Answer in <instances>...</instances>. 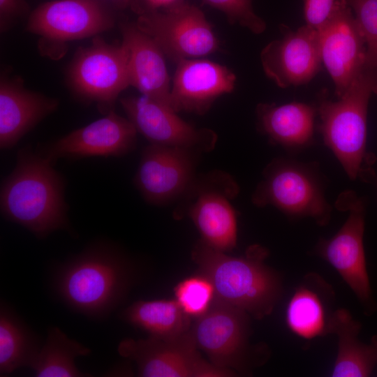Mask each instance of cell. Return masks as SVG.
<instances>
[{
  "label": "cell",
  "mask_w": 377,
  "mask_h": 377,
  "mask_svg": "<svg viewBox=\"0 0 377 377\" xmlns=\"http://www.w3.org/2000/svg\"><path fill=\"white\" fill-rule=\"evenodd\" d=\"M252 1L202 0L205 3L223 13L230 24H238L258 34L265 31L266 24L255 13Z\"/></svg>",
  "instance_id": "f1b7e54d"
},
{
  "label": "cell",
  "mask_w": 377,
  "mask_h": 377,
  "mask_svg": "<svg viewBox=\"0 0 377 377\" xmlns=\"http://www.w3.org/2000/svg\"><path fill=\"white\" fill-rule=\"evenodd\" d=\"M377 92V71L364 68L337 101L321 93L317 113L318 130L348 176L362 177L369 161L366 149L369 100Z\"/></svg>",
  "instance_id": "277c9868"
},
{
  "label": "cell",
  "mask_w": 377,
  "mask_h": 377,
  "mask_svg": "<svg viewBox=\"0 0 377 377\" xmlns=\"http://www.w3.org/2000/svg\"><path fill=\"white\" fill-rule=\"evenodd\" d=\"M238 191L230 175L214 172L196 178L185 195L189 198L188 215L199 230L201 240L224 253L237 245V216L230 200Z\"/></svg>",
  "instance_id": "9c48e42d"
},
{
  "label": "cell",
  "mask_w": 377,
  "mask_h": 377,
  "mask_svg": "<svg viewBox=\"0 0 377 377\" xmlns=\"http://www.w3.org/2000/svg\"><path fill=\"white\" fill-rule=\"evenodd\" d=\"M191 332L212 364L232 371L243 368L249 348L247 312L214 297L208 310L196 318Z\"/></svg>",
  "instance_id": "30bf717a"
},
{
  "label": "cell",
  "mask_w": 377,
  "mask_h": 377,
  "mask_svg": "<svg viewBox=\"0 0 377 377\" xmlns=\"http://www.w3.org/2000/svg\"><path fill=\"white\" fill-rule=\"evenodd\" d=\"M334 292L316 273L306 274L295 287L285 310L288 330L304 340L332 334Z\"/></svg>",
  "instance_id": "d6986e66"
},
{
  "label": "cell",
  "mask_w": 377,
  "mask_h": 377,
  "mask_svg": "<svg viewBox=\"0 0 377 377\" xmlns=\"http://www.w3.org/2000/svg\"><path fill=\"white\" fill-rule=\"evenodd\" d=\"M112 24L111 15L96 0H54L33 11L27 29L45 38L67 41L96 35Z\"/></svg>",
  "instance_id": "e0dca14e"
},
{
  "label": "cell",
  "mask_w": 377,
  "mask_h": 377,
  "mask_svg": "<svg viewBox=\"0 0 377 377\" xmlns=\"http://www.w3.org/2000/svg\"><path fill=\"white\" fill-rule=\"evenodd\" d=\"M122 318L150 337L165 340L177 338L191 328V316L176 300L135 302L123 311Z\"/></svg>",
  "instance_id": "cb8c5ba5"
},
{
  "label": "cell",
  "mask_w": 377,
  "mask_h": 377,
  "mask_svg": "<svg viewBox=\"0 0 377 377\" xmlns=\"http://www.w3.org/2000/svg\"><path fill=\"white\" fill-rule=\"evenodd\" d=\"M145 8L141 10L152 11V10H167L172 8L183 2L185 0H142Z\"/></svg>",
  "instance_id": "1f68e13d"
},
{
  "label": "cell",
  "mask_w": 377,
  "mask_h": 377,
  "mask_svg": "<svg viewBox=\"0 0 377 377\" xmlns=\"http://www.w3.org/2000/svg\"><path fill=\"white\" fill-rule=\"evenodd\" d=\"M119 355L134 361L142 377H228L234 371L221 369L205 360L188 332L173 339L149 337L126 339L118 346Z\"/></svg>",
  "instance_id": "ba28073f"
},
{
  "label": "cell",
  "mask_w": 377,
  "mask_h": 377,
  "mask_svg": "<svg viewBox=\"0 0 377 377\" xmlns=\"http://www.w3.org/2000/svg\"><path fill=\"white\" fill-rule=\"evenodd\" d=\"M65 186L52 163L31 147H23L17 151L13 170L1 183V213L38 238L69 230Z\"/></svg>",
  "instance_id": "6da1fadb"
},
{
  "label": "cell",
  "mask_w": 377,
  "mask_h": 377,
  "mask_svg": "<svg viewBox=\"0 0 377 377\" xmlns=\"http://www.w3.org/2000/svg\"><path fill=\"white\" fill-rule=\"evenodd\" d=\"M263 177L252 196L256 206L272 205L290 217H310L322 226L329 223L332 208L316 166L278 159L267 166Z\"/></svg>",
  "instance_id": "5b68a950"
},
{
  "label": "cell",
  "mask_w": 377,
  "mask_h": 377,
  "mask_svg": "<svg viewBox=\"0 0 377 377\" xmlns=\"http://www.w3.org/2000/svg\"><path fill=\"white\" fill-rule=\"evenodd\" d=\"M57 99L28 91L13 82L0 84V147L10 149L58 107Z\"/></svg>",
  "instance_id": "44dd1931"
},
{
  "label": "cell",
  "mask_w": 377,
  "mask_h": 377,
  "mask_svg": "<svg viewBox=\"0 0 377 377\" xmlns=\"http://www.w3.org/2000/svg\"><path fill=\"white\" fill-rule=\"evenodd\" d=\"M267 253L264 247L253 245L244 256L232 257L200 240L192 258L200 274L212 283L214 297L262 319L272 312L282 295L279 275L264 263Z\"/></svg>",
  "instance_id": "3957f363"
},
{
  "label": "cell",
  "mask_w": 377,
  "mask_h": 377,
  "mask_svg": "<svg viewBox=\"0 0 377 377\" xmlns=\"http://www.w3.org/2000/svg\"><path fill=\"white\" fill-rule=\"evenodd\" d=\"M196 151L154 144L147 146L133 179L143 198L162 205L184 197L196 179Z\"/></svg>",
  "instance_id": "7c38bea8"
},
{
  "label": "cell",
  "mask_w": 377,
  "mask_h": 377,
  "mask_svg": "<svg viewBox=\"0 0 377 377\" xmlns=\"http://www.w3.org/2000/svg\"><path fill=\"white\" fill-rule=\"evenodd\" d=\"M366 44L364 68L377 71V0H346Z\"/></svg>",
  "instance_id": "83f0119b"
},
{
  "label": "cell",
  "mask_w": 377,
  "mask_h": 377,
  "mask_svg": "<svg viewBox=\"0 0 377 377\" xmlns=\"http://www.w3.org/2000/svg\"><path fill=\"white\" fill-rule=\"evenodd\" d=\"M43 343L31 328L5 303L0 308V376L30 367Z\"/></svg>",
  "instance_id": "d4e9b609"
},
{
  "label": "cell",
  "mask_w": 377,
  "mask_h": 377,
  "mask_svg": "<svg viewBox=\"0 0 377 377\" xmlns=\"http://www.w3.org/2000/svg\"><path fill=\"white\" fill-rule=\"evenodd\" d=\"M136 25L176 62L206 56L219 48L204 13L186 1L167 10L141 12Z\"/></svg>",
  "instance_id": "52a82bcc"
},
{
  "label": "cell",
  "mask_w": 377,
  "mask_h": 377,
  "mask_svg": "<svg viewBox=\"0 0 377 377\" xmlns=\"http://www.w3.org/2000/svg\"><path fill=\"white\" fill-rule=\"evenodd\" d=\"M317 108L304 103L276 105L260 103L256 108L262 131L274 143L300 148L311 143Z\"/></svg>",
  "instance_id": "7402d4cb"
},
{
  "label": "cell",
  "mask_w": 377,
  "mask_h": 377,
  "mask_svg": "<svg viewBox=\"0 0 377 377\" xmlns=\"http://www.w3.org/2000/svg\"><path fill=\"white\" fill-rule=\"evenodd\" d=\"M90 353L89 348L68 338L59 327H52L30 368L37 377L90 376L75 364L76 358Z\"/></svg>",
  "instance_id": "484cf974"
},
{
  "label": "cell",
  "mask_w": 377,
  "mask_h": 377,
  "mask_svg": "<svg viewBox=\"0 0 377 377\" xmlns=\"http://www.w3.org/2000/svg\"><path fill=\"white\" fill-rule=\"evenodd\" d=\"M121 34L128 52L130 85L142 95L171 107L170 77L159 46L136 24H123Z\"/></svg>",
  "instance_id": "ffe728a7"
},
{
  "label": "cell",
  "mask_w": 377,
  "mask_h": 377,
  "mask_svg": "<svg viewBox=\"0 0 377 377\" xmlns=\"http://www.w3.org/2000/svg\"><path fill=\"white\" fill-rule=\"evenodd\" d=\"M348 216L339 231L330 239L318 242V255L327 262L355 293L365 313L374 311L369 274L367 268L363 237L364 205L352 191L341 193L336 204Z\"/></svg>",
  "instance_id": "8992f818"
},
{
  "label": "cell",
  "mask_w": 377,
  "mask_h": 377,
  "mask_svg": "<svg viewBox=\"0 0 377 377\" xmlns=\"http://www.w3.org/2000/svg\"><path fill=\"white\" fill-rule=\"evenodd\" d=\"M128 119L150 144L209 151L217 140L209 128H197L182 119L170 105L144 95L121 99Z\"/></svg>",
  "instance_id": "4fadbf2b"
},
{
  "label": "cell",
  "mask_w": 377,
  "mask_h": 377,
  "mask_svg": "<svg viewBox=\"0 0 377 377\" xmlns=\"http://www.w3.org/2000/svg\"><path fill=\"white\" fill-rule=\"evenodd\" d=\"M24 9L23 0H0L1 18L10 17Z\"/></svg>",
  "instance_id": "4dcf8cb0"
},
{
  "label": "cell",
  "mask_w": 377,
  "mask_h": 377,
  "mask_svg": "<svg viewBox=\"0 0 377 377\" xmlns=\"http://www.w3.org/2000/svg\"><path fill=\"white\" fill-rule=\"evenodd\" d=\"M137 132L128 119L110 110L37 151L52 163L61 158L119 157L135 149Z\"/></svg>",
  "instance_id": "9a60e30c"
},
{
  "label": "cell",
  "mask_w": 377,
  "mask_h": 377,
  "mask_svg": "<svg viewBox=\"0 0 377 377\" xmlns=\"http://www.w3.org/2000/svg\"><path fill=\"white\" fill-rule=\"evenodd\" d=\"M128 52L126 45H111L96 40L81 50L70 68V80L85 98L112 103L130 85Z\"/></svg>",
  "instance_id": "5bb4252c"
},
{
  "label": "cell",
  "mask_w": 377,
  "mask_h": 377,
  "mask_svg": "<svg viewBox=\"0 0 377 377\" xmlns=\"http://www.w3.org/2000/svg\"><path fill=\"white\" fill-rule=\"evenodd\" d=\"M266 75L279 87L308 83L322 69L318 30L305 24L268 43L260 53Z\"/></svg>",
  "instance_id": "2e32d148"
},
{
  "label": "cell",
  "mask_w": 377,
  "mask_h": 377,
  "mask_svg": "<svg viewBox=\"0 0 377 377\" xmlns=\"http://www.w3.org/2000/svg\"><path fill=\"white\" fill-rule=\"evenodd\" d=\"M175 293L184 312L195 318L208 310L214 298L212 283L201 274L182 281L176 286Z\"/></svg>",
  "instance_id": "4316f807"
},
{
  "label": "cell",
  "mask_w": 377,
  "mask_h": 377,
  "mask_svg": "<svg viewBox=\"0 0 377 377\" xmlns=\"http://www.w3.org/2000/svg\"><path fill=\"white\" fill-rule=\"evenodd\" d=\"M337 0H305L304 15L306 24L318 30L327 20Z\"/></svg>",
  "instance_id": "f546056e"
},
{
  "label": "cell",
  "mask_w": 377,
  "mask_h": 377,
  "mask_svg": "<svg viewBox=\"0 0 377 377\" xmlns=\"http://www.w3.org/2000/svg\"><path fill=\"white\" fill-rule=\"evenodd\" d=\"M361 324L346 309H336L332 334L338 337V351L331 372L333 377L370 376L377 365V335L369 343L359 339Z\"/></svg>",
  "instance_id": "603a6c76"
},
{
  "label": "cell",
  "mask_w": 377,
  "mask_h": 377,
  "mask_svg": "<svg viewBox=\"0 0 377 377\" xmlns=\"http://www.w3.org/2000/svg\"><path fill=\"white\" fill-rule=\"evenodd\" d=\"M235 81L225 66L198 58L179 60L170 91L171 108L203 114L218 97L234 89Z\"/></svg>",
  "instance_id": "ac0fdd59"
},
{
  "label": "cell",
  "mask_w": 377,
  "mask_h": 377,
  "mask_svg": "<svg viewBox=\"0 0 377 377\" xmlns=\"http://www.w3.org/2000/svg\"><path fill=\"white\" fill-rule=\"evenodd\" d=\"M318 33L323 64L339 98L364 68L367 50L358 24L346 0L337 1Z\"/></svg>",
  "instance_id": "8fae6325"
},
{
  "label": "cell",
  "mask_w": 377,
  "mask_h": 377,
  "mask_svg": "<svg viewBox=\"0 0 377 377\" xmlns=\"http://www.w3.org/2000/svg\"><path fill=\"white\" fill-rule=\"evenodd\" d=\"M133 276L132 267L116 248L97 242L61 264L53 284L59 299L72 310L102 319L122 301Z\"/></svg>",
  "instance_id": "7a4b0ae2"
}]
</instances>
